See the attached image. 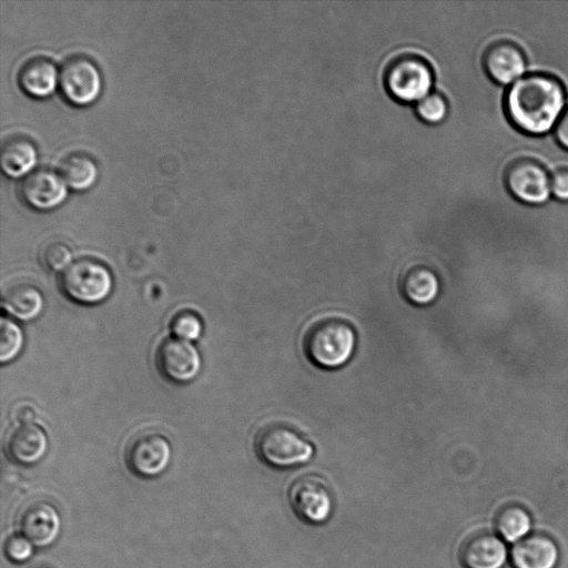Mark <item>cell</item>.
Wrapping results in <instances>:
<instances>
[{"mask_svg":"<svg viewBox=\"0 0 568 568\" xmlns=\"http://www.w3.org/2000/svg\"><path fill=\"white\" fill-rule=\"evenodd\" d=\"M566 91L561 81L548 73H529L506 91L504 109L508 121L528 135H542L555 129L565 110Z\"/></svg>","mask_w":568,"mask_h":568,"instance_id":"6da1fadb","label":"cell"},{"mask_svg":"<svg viewBox=\"0 0 568 568\" xmlns=\"http://www.w3.org/2000/svg\"><path fill=\"white\" fill-rule=\"evenodd\" d=\"M302 348L313 365L323 369L339 368L355 352L356 333L348 321L338 316H324L306 327Z\"/></svg>","mask_w":568,"mask_h":568,"instance_id":"7a4b0ae2","label":"cell"},{"mask_svg":"<svg viewBox=\"0 0 568 568\" xmlns=\"http://www.w3.org/2000/svg\"><path fill=\"white\" fill-rule=\"evenodd\" d=\"M257 457L274 468L306 464L314 454L313 445L293 426L278 420L264 424L255 434Z\"/></svg>","mask_w":568,"mask_h":568,"instance_id":"3957f363","label":"cell"},{"mask_svg":"<svg viewBox=\"0 0 568 568\" xmlns=\"http://www.w3.org/2000/svg\"><path fill=\"white\" fill-rule=\"evenodd\" d=\"M59 287L67 298L77 304L98 305L110 296L113 276L104 263L84 256L73 261L61 272Z\"/></svg>","mask_w":568,"mask_h":568,"instance_id":"277c9868","label":"cell"},{"mask_svg":"<svg viewBox=\"0 0 568 568\" xmlns=\"http://www.w3.org/2000/svg\"><path fill=\"white\" fill-rule=\"evenodd\" d=\"M383 83L394 100L400 103L417 102L430 92L433 68L419 54L400 53L386 64Z\"/></svg>","mask_w":568,"mask_h":568,"instance_id":"5b68a950","label":"cell"},{"mask_svg":"<svg viewBox=\"0 0 568 568\" xmlns=\"http://www.w3.org/2000/svg\"><path fill=\"white\" fill-rule=\"evenodd\" d=\"M172 459L170 440L155 430H144L132 436L124 450L129 471L141 479H153L169 468Z\"/></svg>","mask_w":568,"mask_h":568,"instance_id":"8992f818","label":"cell"},{"mask_svg":"<svg viewBox=\"0 0 568 568\" xmlns=\"http://www.w3.org/2000/svg\"><path fill=\"white\" fill-rule=\"evenodd\" d=\"M508 192L519 202L541 205L551 194L550 175L538 160L520 156L508 163L504 174Z\"/></svg>","mask_w":568,"mask_h":568,"instance_id":"52a82bcc","label":"cell"},{"mask_svg":"<svg viewBox=\"0 0 568 568\" xmlns=\"http://www.w3.org/2000/svg\"><path fill=\"white\" fill-rule=\"evenodd\" d=\"M287 498L294 514L304 523L320 525L331 517V491L326 481L316 474L297 477L288 488Z\"/></svg>","mask_w":568,"mask_h":568,"instance_id":"ba28073f","label":"cell"},{"mask_svg":"<svg viewBox=\"0 0 568 568\" xmlns=\"http://www.w3.org/2000/svg\"><path fill=\"white\" fill-rule=\"evenodd\" d=\"M159 374L166 381L184 385L195 379L202 367L199 349L192 342L166 337L158 346L154 357Z\"/></svg>","mask_w":568,"mask_h":568,"instance_id":"9c48e42d","label":"cell"},{"mask_svg":"<svg viewBox=\"0 0 568 568\" xmlns=\"http://www.w3.org/2000/svg\"><path fill=\"white\" fill-rule=\"evenodd\" d=\"M64 98L75 105H87L100 94L102 78L97 64L83 54L67 58L59 71Z\"/></svg>","mask_w":568,"mask_h":568,"instance_id":"30bf717a","label":"cell"},{"mask_svg":"<svg viewBox=\"0 0 568 568\" xmlns=\"http://www.w3.org/2000/svg\"><path fill=\"white\" fill-rule=\"evenodd\" d=\"M18 527L37 548L52 546L62 529L61 516L54 505L47 500H33L27 504L19 514Z\"/></svg>","mask_w":568,"mask_h":568,"instance_id":"8fae6325","label":"cell"},{"mask_svg":"<svg viewBox=\"0 0 568 568\" xmlns=\"http://www.w3.org/2000/svg\"><path fill=\"white\" fill-rule=\"evenodd\" d=\"M20 199L31 207L49 210L62 203L68 194V185L60 173L48 168H39L20 181Z\"/></svg>","mask_w":568,"mask_h":568,"instance_id":"7c38bea8","label":"cell"},{"mask_svg":"<svg viewBox=\"0 0 568 568\" xmlns=\"http://www.w3.org/2000/svg\"><path fill=\"white\" fill-rule=\"evenodd\" d=\"M481 60L487 75L503 85L513 84L523 78L527 67L523 49L510 40L490 43L485 49Z\"/></svg>","mask_w":568,"mask_h":568,"instance_id":"4fadbf2b","label":"cell"},{"mask_svg":"<svg viewBox=\"0 0 568 568\" xmlns=\"http://www.w3.org/2000/svg\"><path fill=\"white\" fill-rule=\"evenodd\" d=\"M48 447V436L36 423H18L8 432L4 440L8 458L24 467L39 464Z\"/></svg>","mask_w":568,"mask_h":568,"instance_id":"5bb4252c","label":"cell"},{"mask_svg":"<svg viewBox=\"0 0 568 568\" xmlns=\"http://www.w3.org/2000/svg\"><path fill=\"white\" fill-rule=\"evenodd\" d=\"M459 560L464 568H501L507 560V549L498 536L477 531L463 540Z\"/></svg>","mask_w":568,"mask_h":568,"instance_id":"9a60e30c","label":"cell"},{"mask_svg":"<svg viewBox=\"0 0 568 568\" xmlns=\"http://www.w3.org/2000/svg\"><path fill=\"white\" fill-rule=\"evenodd\" d=\"M559 551L552 539L544 535H530L514 544L510 551L515 568H555Z\"/></svg>","mask_w":568,"mask_h":568,"instance_id":"2e32d148","label":"cell"},{"mask_svg":"<svg viewBox=\"0 0 568 568\" xmlns=\"http://www.w3.org/2000/svg\"><path fill=\"white\" fill-rule=\"evenodd\" d=\"M59 81L55 63L48 57L34 55L26 60L18 72L21 89L36 98H44L53 92Z\"/></svg>","mask_w":568,"mask_h":568,"instance_id":"e0dca14e","label":"cell"},{"mask_svg":"<svg viewBox=\"0 0 568 568\" xmlns=\"http://www.w3.org/2000/svg\"><path fill=\"white\" fill-rule=\"evenodd\" d=\"M399 292L410 304L426 306L438 296L439 281L436 273L426 265L406 267L399 276Z\"/></svg>","mask_w":568,"mask_h":568,"instance_id":"ac0fdd59","label":"cell"},{"mask_svg":"<svg viewBox=\"0 0 568 568\" xmlns=\"http://www.w3.org/2000/svg\"><path fill=\"white\" fill-rule=\"evenodd\" d=\"M2 306L12 317L30 322L36 320L44 307L41 291L28 282H17L7 286L2 294Z\"/></svg>","mask_w":568,"mask_h":568,"instance_id":"d6986e66","label":"cell"},{"mask_svg":"<svg viewBox=\"0 0 568 568\" xmlns=\"http://www.w3.org/2000/svg\"><path fill=\"white\" fill-rule=\"evenodd\" d=\"M37 146L32 140L21 134L7 136L0 149L2 171L12 178L27 175L37 162Z\"/></svg>","mask_w":568,"mask_h":568,"instance_id":"ffe728a7","label":"cell"},{"mask_svg":"<svg viewBox=\"0 0 568 568\" xmlns=\"http://www.w3.org/2000/svg\"><path fill=\"white\" fill-rule=\"evenodd\" d=\"M67 185L74 190H87L97 181L98 166L92 156L84 152L67 154L59 165Z\"/></svg>","mask_w":568,"mask_h":568,"instance_id":"44dd1931","label":"cell"},{"mask_svg":"<svg viewBox=\"0 0 568 568\" xmlns=\"http://www.w3.org/2000/svg\"><path fill=\"white\" fill-rule=\"evenodd\" d=\"M495 527L505 541L516 544L527 537L531 528V518L523 507L507 506L498 511Z\"/></svg>","mask_w":568,"mask_h":568,"instance_id":"7402d4cb","label":"cell"},{"mask_svg":"<svg viewBox=\"0 0 568 568\" xmlns=\"http://www.w3.org/2000/svg\"><path fill=\"white\" fill-rule=\"evenodd\" d=\"M24 345L21 327L11 318L2 317L0 324V359L10 363L19 356Z\"/></svg>","mask_w":568,"mask_h":568,"instance_id":"603a6c76","label":"cell"},{"mask_svg":"<svg viewBox=\"0 0 568 568\" xmlns=\"http://www.w3.org/2000/svg\"><path fill=\"white\" fill-rule=\"evenodd\" d=\"M415 113L417 118L426 124H439L447 116L448 102L440 92L430 91L416 102Z\"/></svg>","mask_w":568,"mask_h":568,"instance_id":"cb8c5ba5","label":"cell"},{"mask_svg":"<svg viewBox=\"0 0 568 568\" xmlns=\"http://www.w3.org/2000/svg\"><path fill=\"white\" fill-rule=\"evenodd\" d=\"M170 329L174 337L187 342L199 339L204 331L200 315L192 310H182L174 314L170 322Z\"/></svg>","mask_w":568,"mask_h":568,"instance_id":"d4e9b609","label":"cell"},{"mask_svg":"<svg viewBox=\"0 0 568 568\" xmlns=\"http://www.w3.org/2000/svg\"><path fill=\"white\" fill-rule=\"evenodd\" d=\"M39 257L43 267L50 272H63L73 262L70 246L57 240L45 242Z\"/></svg>","mask_w":568,"mask_h":568,"instance_id":"484cf974","label":"cell"},{"mask_svg":"<svg viewBox=\"0 0 568 568\" xmlns=\"http://www.w3.org/2000/svg\"><path fill=\"white\" fill-rule=\"evenodd\" d=\"M34 551V546L23 535L13 534L9 536L3 546L6 558L12 564L28 561Z\"/></svg>","mask_w":568,"mask_h":568,"instance_id":"4316f807","label":"cell"},{"mask_svg":"<svg viewBox=\"0 0 568 568\" xmlns=\"http://www.w3.org/2000/svg\"><path fill=\"white\" fill-rule=\"evenodd\" d=\"M551 194L559 201H568V168H558L550 176Z\"/></svg>","mask_w":568,"mask_h":568,"instance_id":"83f0119b","label":"cell"},{"mask_svg":"<svg viewBox=\"0 0 568 568\" xmlns=\"http://www.w3.org/2000/svg\"><path fill=\"white\" fill-rule=\"evenodd\" d=\"M554 134L557 142L566 150H568V106L564 110L559 118Z\"/></svg>","mask_w":568,"mask_h":568,"instance_id":"f1b7e54d","label":"cell"},{"mask_svg":"<svg viewBox=\"0 0 568 568\" xmlns=\"http://www.w3.org/2000/svg\"><path fill=\"white\" fill-rule=\"evenodd\" d=\"M14 417L18 423H34L37 410L29 403H21L14 408Z\"/></svg>","mask_w":568,"mask_h":568,"instance_id":"f546056e","label":"cell"},{"mask_svg":"<svg viewBox=\"0 0 568 568\" xmlns=\"http://www.w3.org/2000/svg\"><path fill=\"white\" fill-rule=\"evenodd\" d=\"M34 568H49V567H45V566H38V567H34Z\"/></svg>","mask_w":568,"mask_h":568,"instance_id":"4dcf8cb0","label":"cell"}]
</instances>
